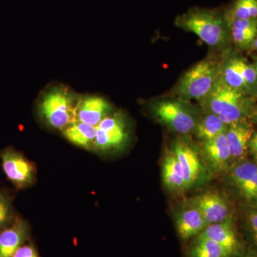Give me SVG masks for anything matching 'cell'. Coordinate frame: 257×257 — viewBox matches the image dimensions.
I'll use <instances>...</instances> for the list:
<instances>
[{"label": "cell", "mask_w": 257, "mask_h": 257, "mask_svg": "<svg viewBox=\"0 0 257 257\" xmlns=\"http://www.w3.org/2000/svg\"><path fill=\"white\" fill-rule=\"evenodd\" d=\"M79 97L66 86H52L39 98L37 114L47 126L62 131L76 121V109Z\"/></svg>", "instance_id": "6da1fadb"}, {"label": "cell", "mask_w": 257, "mask_h": 257, "mask_svg": "<svg viewBox=\"0 0 257 257\" xmlns=\"http://www.w3.org/2000/svg\"><path fill=\"white\" fill-rule=\"evenodd\" d=\"M204 99L210 112L216 115L227 126L241 121L247 109L243 91L229 87L221 77H218Z\"/></svg>", "instance_id": "7a4b0ae2"}, {"label": "cell", "mask_w": 257, "mask_h": 257, "mask_svg": "<svg viewBox=\"0 0 257 257\" xmlns=\"http://www.w3.org/2000/svg\"><path fill=\"white\" fill-rule=\"evenodd\" d=\"M177 25L195 34L209 46H220L226 40L227 33L224 19L211 10H189L177 18Z\"/></svg>", "instance_id": "3957f363"}, {"label": "cell", "mask_w": 257, "mask_h": 257, "mask_svg": "<svg viewBox=\"0 0 257 257\" xmlns=\"http://www.w3.org/2000/svg\"><path fill=\"white\" fill-rule=\"evenodd\" d=\"M218 68L211 61L199 62L189 69L178 84L177 92L186 99H204L218 78Z\"/></svg>", "instance_id": "277c9868"}, {"label": "cell", "mask_w": 257, "mask_h": 257, "mask_svg": "<svg viewBox=\"0 0 257 257\" xmlns=\"http://www.w3.org/2000/svg\"><path fill=\"white\" fill-rule=\"evenodd\" d=\"M130 140V131L124 114L112 112L96 126L94 150L101 153L123 148Z\"/></svg>", "instance_id": "5b68a950"}, {"label": "cell", "mask_w": 257, "mask_h": 257, "mask_svg": "<svg viewBox=\"0 0 257 257\" xmlns=\"http://www.w3.org/2000/svg\"><path fill=\"white\" fill-rule=\"evenodd\" d=\"M152 110L157 119L176 133L189 134L197 124L188 106L180 101H157L152 106Z\"/></svg>", "instance_id": "8992f818"}, {"label": "cell", "mask_w": 257, "mask_h": 257, "mask_svg": "<svg viewBox=\"0 0 257 257\" xmlns=\"http://www.w3.org/2000/svg\"><path fill=\"white\" fill-rule=\"evenodd\" d=\"M0 157L5 175L15 188L26 189L34 183L36 175L35 165L23 154L9 147L1 152Z\"/></svg>", "instance_id": "52a82bcc"}, {"label": "cell", "mask_w": 257, "mask_h": 257, "mask_svg": "<svg viewBox=\"0 0 257 257\" xmlns=\"http://www.w3.org/2000/svg\"><path fill=\"white\" fill-rule=\"evenodd\" d=\"M112 112L110 102L103 96H82L79 97L76 109V121L96 126Z\"/></svg>", "instance_id": "ba28073f"}, {"label": "cell", "mask_w": 257, "mask_h": 257, "mask_svg": "<svg viewBox=\"0 0 257 257\" xmlns=\"http://www.w3.org/2000/svg\"><path fill=\"white\" fill-rule=\"evenodd\" d=\"M30 228L26 221L15 217L14 221L0 231V257H13L28 240Z\"/></svg>", "instance_id": "9c48e42d"}, {"label": "cell", "mask_w": 257, "mask_h": 257, "mask_svg": "<svg viewBox=\"0 0 257 257\" xmlns=\"http://www.w3.org/2000/svg\"><path fill=\"white\" fill-rule=\"evenodd\" d=\"M194 207L199 209L208 225L227 220L229 212L227 203L217 193H204L197 198Z\"/></svg>", "instance_id": "30bf717a"}, {"label": "cell", "mask_w": 257, "mask_h": 257, "mask_svg": "<svg viewBox=\"0 0 257 257\" xmlns=\"http://www.w3.org/2000/svg\"><path fill=\"white\" fill-rule=\"evenodd\" d=\"M183 172L186 187L194 185L202 175L203 168L197 154L187 144L177 142L173 148Z\"/></svg>", "instance_id": "8fae6325"}, {"label": "cell", "mask_w": 257, "mask_h": 257, "mask_svg": "<svg viewBox=\"0 0 257 257\" xmlns=\"http://www.w3.org/2000/svg\"><path fill=\"white\" fill-rule=\"evenodd\" d=\"M198 238H204L214 241L225 248L229 255L234 253L238 246L234 230L227 220L208 225Z\"/></svg>", "instance_id": "7c38bea8"}, {"label": "cell", "mask_w": 257, "mask_h": 257, "mask_svg": "<svg viewBox=\"0 0 257 257\" xmlns=\"http://www.w3.org/2000/svg\"><path fill=\"white\" fill-rule=\"evenodd\" d=\"M203 151L208 162L216 170L224 169L231 158L225 133L211 140L204 141Z\"/></svg>", "instance_id": "4fadbf2b"}, {"label": "cell", "mask_w": 257, "mask_h": 257, "mask_svg": "<svg viewBox=\"0 0 257 257\" xmlns=\"http://www.w3.org/2000/svg\"><path fill=\"white\" fill-rule=\"evenodd\" d=\"M225 135L231 157L238 158L246 153L253 136V131L249 126L240 121L229 125Z\"/></svg>", "instance_id": "5bb4252c"}, {"label": "cell", "mask_w": 257, "mask_h": 257, "mask_svg": "<svg viewBox=\"0 0 257 257\" xmlns=\"http://www.w3.org/2000/svg\"><path fill=\"white\" fill-rule=\"evenodd\" d=\"M96 126L75 121L62 130L64 138L84 150H94Z\"/></svg>", "instance_id": "9a60e30c"}, {"label": "cell", "mask_w": 257, "mask_h": 257, "mask_svg": "<svg viewBox=\"0 0 257 257\" xmlns=\"http://www.w3.org/2000/svg\"><path fill=\"white\" fill-rule=\"evenodd\" d=\"M207 226L202 214L196 207L182 211L177 221V231L184 239L200 234Z\"/></svg>", "instance_id": "2e32d148"}, {"label": "cell", "mask_w": 257, "mask_h": 257, "mask_svg": "<svg viewBox=\"0 0 257 257\" xmlns=\"http://www.w3.org/2000/svg\"><path fill=\"white\" fill-rule=\"evenodd\" d=\"M162 178L166 187L171 190L186 188L182 167L173 151L169 154L164 160Z\"/></svg>", "instance_id": "e0dca14e"}, {"label": "cell", "mask_w": 257, "mask_h": 257, "mask_svg": "<svg viewBox=\"0 0 257 257\" xmlns=\"http://www.w3.org/2000/svg\"><path fill=\"white\" fill-rule=\"evenodd\" d=\"M231 30L235 43L242 48H247L252 45L257 35V19H233Z\"/></svg>", "instance_id": "ac0fdd59"}, {"label": "cell", "mask_w": 257, "mask_h": 257, "mask_svg": "<svg viewBox=\"0 0 257 257\" xmlns=\"http://www.w3.org/2000/svg\"><path fill=\"white\" fill-rule=\"evenodd\" d=\"M226 130L227 125L225 124L216 115L210 113L200 121H198L194 130L197 138L204 142L226 133Z\"/></svg>", "instance_id": "d6986e66"}, {"label": "cell", "mask_w": 257, "mask_h": 257, "mask_svg": "<svg viewBox=\"0 0 257 257\" xmlns=\"http://www.w3.org/2000/svg\"><path fill=\"white\" fill-rule=\"evenodd\" d=\"M192 257H229L225 248L211 240L197 238L192 250Z\"/></svg>", "instance_id": "ffe728a7"}, {"label": "cell", "mask_w": 257, "mask_h": 257, "mask_svg": "<svg viewBox=\"0 0 257 257\" xmlns=\"http://www.w3.org/2000/svg\"><path fill=\"white\" fill-rule=\"evenodd\" d=\"M221 77L228 86L234 89L241 91L249 89L238 67L236 58L232 59L226 63Z\"/></svg>", "instance_id": "44dd1931"}, {"label": "cell", "mask_w": 257, "mask_h": 257, "mask_svg": "<svg viewBox=\"0 0 257 257\" xmlns=\"http://www.w3.org/2000/svg\"><path fill=\"white\" fill-rule=\"evenodd\" d=\"M257 172V165L251 162H243L235 166L231 170V178L240 189L247 184Z\"/></svg>", "instance_id": "7402d4cb"}, {"label": "cell", "mask_w": 257, "mask_h": 257, "mask_svg": "<svg viewBox=\"0 0 257 257\" xmlns=\"http://www.w3.org/2000/svg\"><path fill=\"white\" fill-rule=\"evenodd\" d=\"M233 19H257V0H236L232 9Z\"/></svg>", "instance_id": "603a6c76"}, {"label": "cell", "mask_w": 257, "mask_h": 257, "mask_svg": "<svg viewBox=\"0 0 257 257\" xmlns=\"http://www.w3.org/2000/svg\"><path fill=\"white\" fill-rule=\"evenodd\" d=\"M15 219L11 198L0 191V231L9 226Z\"/></svg>", "instance_id": "cb8c5ba5"}, {"label": "cell", "mask_w": 257, "mask_h": 257, "mask_svg": "<svg viewBox=\"0 0 257 257\" xmlns=\"http://www.w3.org/2000/svg\"><path fill=\"white\" fill-rule=\"evenodd\" d=\"M236 62L241 75L248 87L253 85L257 81V74L255 69L241 59L236 58Z\"/></svg>", "instance_id": "d4e9b609"}, {"label": "cell", "mask_w": 257, "mask_h": 257, "mask_svg": "<svg viewBox=\"0 0 257 257\" xmlns=\"http://www.w3.org/2000/svg\"><path fill=\"white\" fill-rule=\"evenodd\" d=\"M240 190L246 199H252L257 198V172Z\"/></svg>", "instance_id": "484cf974"}, {"label": "cell", "mask_w": 257, "mask_h": 257, "mask_svg": "<svg viewBox=\"0 0 257 257\" xmlns=\"http://www.w3.org/2000/svg\"><path fill=\"white\" fill-rule=\"evenodd\" d=\"M13 257H39L37 250L32 244L23 245L17 250Z\"/></svg>", "instance_id": "4316f807"}, {"label": "cell", "mask_w": 257, "mask_h": 257, "mask_svg": "<svg viewBox=\"0 0 257 257\" xmlns=\"http://www.w3.org/2000/svg\"><path fill=\"white\" fill-rule=\"evenodd\" d=\"M248 221L252 230L253 236L257 241V211H251L248 215Z\"/></svg>", "instance_id": "83f0119b"}, {"label": "cell", "mask_w": 257, "mask_h": 257, "mask_svg": "<svg viewBox=\"0 0 257 257\" xmlns=\"http://www.w3.org/2000/svg\"><path fill=\"white\" fill-rule=\"evenodd\" d=\"M248 148L254 158L257 160V133L253 135L248 144Z\"/></svg>", "instance_id": "f1b7e54d"}, {"label": "cell", "mask_w": 257, "mask_h": 257, "mask_svg": "<svg viewBox=\"0 0 257 257\" xmlns=\"http://www.w3.org/2000/svg\"><path fill=\"white\" fill-rule=\"evenodd\" d=\"M252 46L253 47V49H254V50H257V35H256V38H255L254 41H253V42Z\"/></svg>", "instance_id": "f546056e"}, {"label": "cell", "mask_w": 257, "mask_h": 257, "mask_svg": "<svg viewBox=\"0 0 257 257\" xmlns=\"http://www.w3.org/2000/svg\"><path fill=\"white\" fill-rule=\"evenodd\" d=\"M253 68H254L255 70H256V72L257 74V60H256V62H255L254 66H253Z\"/></svg>", "instance_id": "4dcf8cb0"}, {"label": "cell", "mask_w": 257, "mask_h": 257, "mask_svg": "<svg viewBox=\"0 0 257 257\" xmlns=\"http://www.w3.org/2000/svg\"><path fill=\"white\" fill-rule=\"evenodd\" d=\"M246 257H255V256H246Z\"/></svg>", "instance_id": "1f68e13d"}, {"label": "cell", "mask_w": 257, "mask_h": 257, "mask_svg": "<svg viewBox=\"0 0 257 257\" xmlns=\"http://www.w3.org/2000/svg\"><path fill=\"white\" fill-rule=\"evenodd\" d=\"M256 119H257V111H256Z\"/></svg>", "instance_id": "d6a6232c"}]
</instances>
